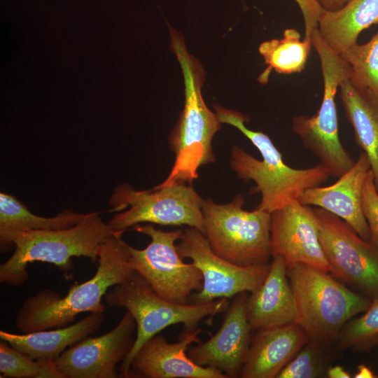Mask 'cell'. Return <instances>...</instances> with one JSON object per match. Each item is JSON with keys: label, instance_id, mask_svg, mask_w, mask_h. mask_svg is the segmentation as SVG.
I'll return each instance as SVG.
<instances>
[{"label": "cell", "instance_id": "cell-1", "mask_svg": "<svg viewBox=\"0 0 378 378\" xmlns=\"http://www.w3.org/2000/svg\"><path fill=\"white\" fill-rule=\"evenodd\" d=\"M124 232H115L100 247L94 276L72 285L64 297L45 289L27 298L18 312L15 326L29 333L68 326L83 312L104 313L102 299L108 289L130 279L136 272L130 261Z\"/></svg>", "mask_w": 378, "mask_h": 378}, {"label": "cell", "instance_id": "cell-2", "mask_svg": "<svg viewBox=\"0 0 378 378\" xmlns=\"http://www.w3.org/2000/svg\"><path fill=\"white\" fill-rule=\"evenodd\" d=\"M214 108L220 122L239 130L262 156L260 160L234 145L230 158V167L237 177L244 181H253L255 186L251 192L260 193L261 199L257 209L272 214L288 203L298 200L305 190L321 186L330 176L321 163L304 169L287 165L281 153L267 134L246 126L244 115L219 106H214Z\"/></svg>", "mask_w": 378, "mask_h": 378}, {"label": "cell", "instance_id": "cell-3", "mask_svg": "<svg viewBox=\"0 0 378 378\" xmlns=\"http://www.w3.org/2000/svg\"><path fill=\"white\" fill-rule=\"evenodd\" d=\"M171 45L183 75L185 102L169 137L171 150L175 155L174 163L169 176L160 184H191L197 178L200 167L216 161L212 140L221 122L204 101L202 86L204 74L201 65L188 52L182 37L174 31H171Z\"/></svg>", "mask_w": 378, "mask_h": 378}, {"label": "cell", "instance_id": "cell-4", "mask_svg": "<svg viewBox=\"0 0 378 378\" xmlns=\"http://www.w3.org/2000/svg\"><path fill=\"white\" fill-rule=\"evenodd\" d=\"M115 232L96 211L67 228L20 232L14 239L13 253L0 266V282L23 286L29 278L27 265L36 261L55 265L65 274L74 267L73 257L96 263L101 245Z\"/></svg>", "mask_w": 378, "mask_h": 378}, {"label": "cell", "instance_id": "cell-5", "mask_svg": "<svg viewBox=\"0 0 378 378\" xmlns=\"http://www.w3.org/2000/svg\"><path fill=\"white\" fill-rule=\"evenodd\" d=\"M328 273L304 264L287 266L296 323L309 340L332 344L349 321L368 309L372 299L352 291Z\"/></svg>", "mask_w": 378, "mask_h": 378}, {"label": "cell", "instance_id": "cell-6", "mask_svg": "<svg viewBox=\"0 0 378 378\" xmlns=\"http://www.w3.org/2000/svg\"><path fill=\"white\" fill-rule=\"evenodd\" d=\"M110 307H124L133 316L136 324L134 346L122 362L121 377H130V368L134 356L150 338L165 328L181 323L183 328L179 337L195 330L205 317L227 310V298H220L206 303L178 304L158 295L148 282L136 272L127 281L114 286L104 296Z\"/></svg>", "mask_w": 378, "mask_h": 378}, {"label": "cell", "instance_id": "cell-7", "mask_svg": "<svg viewBox=\"0 0 378 378\" xmlns=\"http://www.w3.org/2000/svg\"><path fill=\"white\" fill-rule=\"evenodd\" d=\"M311 38L321 62L323 99L315 115L294 116L291 129L303 145L320 160L330 176L339 178L356 163L340 139L335 102L340 85L349 78V68L341 56L328 46L317 29Z\"/></svg>", "mask_w": 378, "mask_h": 378}, {"label": "cell", "instance_id": "cell-8", "mask_svg": "<svg viewBox=\"0 0 378 378\" xmlns=\"http://www.w3.org/2000/svg\"><path fill=\"white\" fill-rule=\"evenodd\" d=\"M245 197L237 194L226 204L204 200V235L212 251L238 265L269 264L271 214L243 209Z\"/></svg>", "mask_w": 378, "mask_h": 378}, {"label": "cell", "instance_id": "cell-9", "mask_svg": "<svg viewBox=\"0 0 378 378\" xmlns=\"http://www.w3.org/2000/svg\"><path fill=\"white\" fill-rule=\"evenodd\" d=\"M204 200L190 185L159 184L136 190L127 183L117 186L109 199L112 211L107 223L111 230L125 232L141 223L161 225H187L204 234Z\"/></svg>", "mask_w": 378, "mask_h": 378}, {"label": "cell", "instance_id": "cell-10", "mask_svg": "<svg viewBox=\"0 0 378 378\" xmlns=\"http://www.w3.org/2000/svg\"><path fill=\"white\" fill-rule=\"evenodd\" d=\"M133 230L150 238L144 249L128 246L130 264L162 298L178 304L189 303L193 291L202 288L203 276L192 262H183L175 242L183 230L165 232L153 225H136Z\"/></svg>", "mask_w": 378, "mask_h": 378}, {"label": "cell", "instance_id": "cell-11", "mask_svg": "<svg viewBox=\"0 0 378 378\" xmlns=\"http://www.w3.org/2000/svg\"><path fill=\"white\" fill-rule=\"evenodd\" d=\"M314 209L330 272L371 299L378 295V247L338 216L319 207Z\"/></svg>", "mask_w": 378, "mask_h": 378}, {"label": "cell", "instance_id": "cell-12", "mask_svg": "<svg viewBox=\"0 0 378 378\" xmlns=\"http://www.w3.org/2000/svg\"><path fill=\"white\" fill-rule=\"evenodd\" d=\"M176 248L190 258L203 276L202 288L190 295V303H206L253 292L265 279L270 264L241 266L216 255L204 233L192 227L183 230Z\"/></svg>", "mask_w": 378, "mask_h": 378}, {"label": "cell", "instance_id": "cell-13", "mask_svg": "<svg viewBox=\"0 0 378 378\" xmlns=\"http://www.w3.org/2000/svg\"><path fill=\"white\" fill-rule=\"evenodd\" d=\"M136 321L127 311L118 323L106 334L86 337L66 349L56 360L64 378L121 377L117 365L131 351Z\"/></svg>", "mask_w": 378, "mask_h": 378}, {"label": "cell", "instance_id": "cell-14", "mask_svg": "<svg viewBox=\"0 0 378 378\" xmlns=\"http://www.w3.org/2000/svg\"><path fill=\"white\" fill-rule=\"evenodd\" d=\"M270 250L272 257L282 256L287 266L304 264L330 272L319 240L314 209L299 200L271 214Z\"/></svg>", "mask_w": 378, "mask_h": 378}, {"label": "cell", "instance_id": "cell-15", "mask_svg": "<svg viewBox=\"0 0 378 378\" xmlns=\"http://www.w3.org/2000/svg\"><path fill=\"white\" fill-rule=\"evenodd\" d=\"M246 292L233 297L217 332L188 351L196 364L220 370L227 378L239 377L251 342Z\"/></svg>", "mask_w": 378, "mask_h": 378}, {"label": "cell", "instance_id": "cell-16", "mask_svg": "<svg viewBox=\"0 0 378 378\" xmlns=\"http://www.w3.org/2000/svg\"><path fill=\"white\" fill-rule=\"evenodd\" d=\"M202 330L169 343L162 334L147 340L134 356L130 368V377L139 378H227L222 372L211 367H202L193 362L186 354L192 343L198 344L197 335Z\"/></svg>", "mask_w": 378, "mask_h": 378}, {"label": "cell", "instance_id": "cell-17", "mask_svg": "<svg viewBox=\"0 0 378 378\" xmlns=\"http://www.w3.org/2000/svg\"><path fill=\"white\" fill-rule=\"evenodd\" d=\"M371 170L367 155L360 153L355 164L329 186L305 190L298 200L303 204L328 211L346 222L362 239L370 241V232L363 208V190Z\"/></svg>", "mask_w": 378, "mask_h": 378}, {"label": "cell", "instance_id": "cell-18", "mask_svg": "<svg viewBox=\"0 0 378 378\" xmlns=\"http://www.w3.org/2000/svg\"><path fill=\"white\" fill-rule=\"evenodd\" d=\"M309 341L297 323L255 330L239 377L275 378Z\"/></svg>", "mask_w": 378, "mask_h": 378}, {"label": "cell", "instance_id": "cell-19", "mask_svg": "<svg viewBox=\"0 0 378 378\" xmlns=\"http://www.w3.org/2000/svg\"><path fill=\"white\" fill-rule=\"evenodd\" d=\"M272 258L265 279L248 298L247 318L251 331L297 321V307L286 263L281 255Z\"/></svg>", "mask_w": 378, "mask_h": 378}, {"label": "cell", "instance_id": "cell-20", "mask_svg": "<svg viewBox=\"0 0 378 378\" xmlns=\"http://www.w3.org/2000/svg\"><path fill=\"white\" fill-rule=\"evenodd\" d=\"M104 321V313H90L77 323L29 333L0 331V339L35 360H55L69 346L95 332Z\"/></svg>", "mask_w": 378, "mask_h": 378}, {"label": "cell", "instance_id": "cell-21", "mask_svg": "<svg viewBox=\"0 0 378 378\" xmlns=\"http://www.w3.org/2000/svg\"><path fill=\"white\" fill-rule=\"evenodd\" d=\"M378 24V0H349L338 10H323L317 30L328 46L340 55L357 43L359 34Z\"/></svg>", "mask_w": 378, "mask_h": 378}, {"label": "cell", "instance_id": "cell-22", "mask_svg": "<svg viewBox=\"0 0 378 378\" xmlns=\"http://www.w3.org/2000/svg\"><path fill=\"white\" fill-rule=\"evenodd\" d=\"M85 214L70 210L62 211L54 217L32 214L11 195L0 193V245L4 252L15 247L14 239L20 232L29 230H60L78 223Z\"/></svg>", "mask_w": 378, "mask_h": 378}, {"label": "cell", "instance_id": "cell-23", "mask_svg": "<svg viewBox=\"0 0 378 378\" xmlns=\"http://www.w3.org/2000/svg\"><path fill=\"white\" fill-rule=\"evenodd\" d=\"M340 97L353 127L356 144L368 157L378 192V104L354 87L349 79L340 85Z\"/></svg>", "mask_w": 378, "mask_h": 378}, {"label": "cell", "instance_id": "cell-24", "mask_svg": "<svg viewBox=\"0 0 378 378\" xmlns=\"http://www.w3.org/2000/svg\"><path fill=\"white\" fill-rule=\"evenodd\" d=\"M312 46V38L301 40L299 31L292 28L285 29L280 39L262 42L258 50L267 68L260 75V82H267L272 69L282 74L301 72L304 69Z\"/></svg>", "mask_w": 378, "mask_h": 378}, {"label": "cell", "instance_id": "cell-25", "mask_svg": "<svg viewBox=\"0 0 378 378\" xmlns=\"http://www.w3.org/2000/svg\"><path fill=\"white\" fill-rule=\"evenodd\" d=\"M340 55L349 66V81L378 104V32L368 42L356 43Z\"/></svg>", "mask_w": 378, "mask_h": 378}, {"label": "cell", "instance_id": "cell-26", "mask_svg": "<svg viewBox=\"0 0 378 378\" xmlns=\"http://www.w3.org/2000/svg\"><path fill=\"white\" fill-rule=\"evenodd\" d=\"M0 372L2 378H64L55 360H35L7 342H0Z\"/></svg>", "mask_w": 378, "mask_h": 378}, {"label": "cell", "instance_id": "cell-27", "mask_svg": "<svg viewBox=\"0 0 378 378\" xmlns=\"http://www.w3.org/2000/svg\"><path fill=\"white\" fill-rule=\"evenodd\" d=\"M335 342L341 350L356 352H368L378 345V295L363 315L345 324Z\"/></svg>", "mask_w": 378, "mask_h": 378}, {"label": "cell", "instance_id": "cell-28", "mask_svg": "<svg viewBox=\"0 0 378 378\" xmlns=\"http://www.w3.org/2000/svg\"><path fill=\"white\" fill-rule=\"evenodd\" d=\"M331 345L309 340L276 378L326 377L332 358Z\"/></svg>", "mask_w": 378, "mask_h": 378}, {"label": "cell", "instance_id": "cell-29", "mask_svg": "<svg viewBox=\"0 0 378 378\" xmlns=\"http://www.w3.org/2000/svg\"><path fill=\"white\" fill-rule=\"evenodd\" d=\"M363 208L370 229V241L378 247V192L372 170L369 172L363 187Z\"/></svg>", "mask_w": 378, "mask_h": 378}, {"label": "cell", "instance_id": "cell-30", "mask_svg": "<svg viewBox=\"0 0 378 378\" xmlns=\"http://www.w3.org/2000/svg\"><path fill=\"white\" fill-rule=\"evenodd\" d=\"M302 14L304 23V36L311 38L314 31L317 29L319 17L323 8L318 0H295Z\"/></svg>", "mask_w": 378, "mask_h": 378}, {"label": "cell", "instance_id": "cell-31", "mask_svg": "<svg viewBox=\"0 0 378 378\" xmlns=\"http://www.w3.org/2000/svg\"><path fill=\"white\" fill-rule=\"evenodd\" d=\"M349 0H318L322 8L325 10L333 11L340 9Z\"/></svg>", "mask_w": 378, "mask_h": 378}, {"label": "cell", "instance_id": "cell-32", "mask_svg": "<svg viewBox=\"0 0 378 378\" xmlns=\"http://www.w3.org/2000/svg\"><path fill=\"white\" fill-rule=\"evenodd\" d=\"M351 374L340 365L330 367L327 371V377L330 378H350Z\"/></svg>", "mask_w": 378, "mask_h": 378}, {"label": "cell", "instance_id": "cell-33", "mask_svg": "<svg viewBox=\"0 0 378 378\" xmlns=\"http://www.w3.org/2000/svg\"><path fill=\"white\" fill-rule=\"evenodd\" d=\"M355 378H375L378 377L365 365L360 364L358 366V372L354 376Z\"/></svg>", "mask_w": 378, "mask_h": 378}]
</instances>
